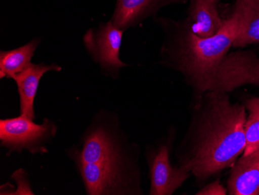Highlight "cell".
Here are the masks:
<instances>
[{"mask_svg": "<svg viewBox=\"0 0 259 195\" xmlns=\"http://www.w3.org/2000/svg\"><path fill=\"white\" fill-rule=\"evenodd\" d=\"M193 150L182 167L206 179L234 166L246 147V108L232 104L226 93L209 92Z\"/></svg>", "mask_w": 259, "mask_h": 195, "instance_id": "7a4b0ae2", "label": "cell"}, {"mask_svg": "<svg viewBox=\"0 0 259 195\" xmlns=\"http://www.w3.org/2000/svg\"><path fill=\"white\" fill-rule=\"evenodd\" d=\"M151 180L150 195H171L190 177V171L180 166L173 167L170 162L168 142H161L147 151Z\"/></svg>", "mask_w": 259, "mask_h": 195, "instance_id": "52a82bcc", "label": "cell"}, {"mask_svg": "<svg viewBox=\"0 0 259 195\" xmlns=\"http://www.w3.org/2000/svg\"><path fill=\"white\" fill-rule=\"evenodd\" d=\"M40 38H33L17 49L0 52V78L12 79L32 63L35 51L40 45Z\"/></svg>", "mask_w": 259, "mask_h": 195, "instance_id": "4fadbf2b", "label": "cell"}, {"mask_svg": "<svg viewBox=\"0 0 259 195\" xmlns=\"http://www.w3.org/2000/svg\"><path fill=\"white\" fill-rule=\"evenodd\" d=\"M197 195H225L227 194V189L220 183L219 180L209 183L203 188L196 193Z\"/></svg>", "mask_w": 259, "mask_h": 195, "instance_id": "2e32d148", "label": "cell"}, {"mask_svg": "<svg viewBox=\"0 0 259 195\" xmlns=\"http://www.w3.org/2000/svg\"><path fill=\"white\" fill-rule=\"evenodd\" d=\"M62 67L52 63H31L24 70L13 77L17 84V91L20 97V115L34 121V100L38 90L39 84L46 72L55 71L60 72Z\"/></svg>", "mask_w": 259, "mask_h": 195, "instance_id": "ba28073f", "label": "cell"}, {"mask_svg": "<svg viewBox=\"0 0 259 195\" xmlns=\"http://www.w3.org/2000/svg\"><path fill=\"white\" fill-rule=\"evenodd\" d=\"M186 3V0H117L111 20L117 28L125 30L156 14L164 6Z\"/></svg>", "mask_w": 259, "mask_h": 195, "instance_id": "9c48e42d", "label": "cell"}, {"mask_svg": "<svg viewBox=\"0 0 259 195\" xmlns=\"http://www.w3.org/2000/svg\"><path fill=\"white\" fill-rule=\"evenodd\" d=\"M11 178L15 180L17 183V190L14 192V195L34 194L30 187L28 174L23 169L20 168L16 170L14 174H12Z\"/></svg>", "mask_w": 259, "mask_h": 195, "instance_id": "9a60e30c", "label": "cell"}, {"mask_svg": "<svg viewBox=\"0 0 259 195\" xmlns=\"http://www.w3.org/2000/svg\"><path fill=\"white\" fill-rule=\"evenodd\" d=\"M245 108L249 112L245 122L246 147L244 155L259 148V97H253L246 102Z\"/></svg>", "mask_w": 259, "mask_h": 195, "instance_id": "5bb4252c", "label": "cell"}, {"mask_svg": "<svg viewBox=\"0 0 259 195\" xmlns=\"http://www.w3.org/2000/svg\"><path fill=\"white\" fill-rule=\"evenodd\" d=\"M232 16L238 20L235 48L259 42V0H236Z\"/></svg>", "mask_w": 259, "mask_h": 195, "instance_id": "8fae6325", "label": "cell"}, {"mask_svg": "<svg viewBox=\"0 0 259 195\" xmlns=\"http://www.w3.org/2000/svg\"><path fill=\"white\" fill-rule=\"evenodd\" d=\"M136 148L113 110H97L76 143L65 152L87 195L142 194Z\"/></svg>", "mask_w": 259, "mask_h": 195, "instance_id": "6da1fadb", "label": "cell"}, {"mask_svg": "<svg viewBox=\"0 0 259 195\" xmlns=\"http://www.w3.org/2000/svg\"><path fill=\"white\" fill-rule=\"evenodd\" d=\"M123 31L110 20L89 29L83 37L84 46L93 62L100 65L103 75L113 79L118 77L120 68L128 66L120 59Z\"/></svg>", "mask_w": 259, "mask_h": 195, "instance_id": "8992f818", "label": "cell"}, {"mask_svg": "<svg viewBox=\"0 0 259 195\" xmlns=\"http://www.w3.org/2000/svg\"><path fill=\"white\" fill-rule=\"evenodd\" d=\"M228 190L231 195L259 194V148L234 164Z\"/></svg>", "mask_w": 259, "mask_h": 195, "instance_id": "30bf717a", "label": "cell"}, {"mask_svg": "<svg viewBox=\"0 0 259 195\" xmlns=\"http://www.w3.org/2000/svg\"><path fill=\"white\" fill-rule=\"evenodd\" d=\"M218 0H190L189 17L193 32L202 38L215 35L224 24L218 9Z\"/></svg>", "mask_w": 259, "mask_h": 195, "instance_id": "7c38bea8", "label": "cell"}, {"mask_svg": "<svg viewBox=\"0 0 259 195\" xmlns=\"http://www.w3.org/2000/svg\"><path fill=\"white\" fill-rule=\"evenodd\" d=\"M55 121L45 118L41 124L23 116L0 120V147L7 149L6 155L27 152L31 155L49 153V145L58 134Z\"/></svg>", "mask_w": 259, "mask_h": 195, "instance_id": "277c9868", "label": "cell"}, {"mask_svg": "<svg viewBox=\"0 0 259 195\" xmlns=\"http://www.w3.org/2000/svg\"><path fill=\"white\" fill-rule=\"evenodd\" d=\"M168 32L162 52L167 62L183 74L199 90L206 77L218 66L233 46L238 32V22L231 15L224 20L221 30L207 38L193 32L190 19L176 22L161 20Z\"/></svg>", "mask_w": 259, "mask_h": 195, "instance_id": "3957f363", "label": "cell"}, {"mask_svg": "<svg viewBox=\"0 0 259 195\" xmlns=\"http://www.w3.org/2000/svg\"><path fill=\"white\" fill-rule=\"evenodd\" d=\"M247 84L259 85V58L251 51H239L227 54L199 90L228 93Z\"/></svg>", "mask_w": 259, "mask_h": 195, "instance_id": "5b68a950", "label": "cell"}]
</instances>
